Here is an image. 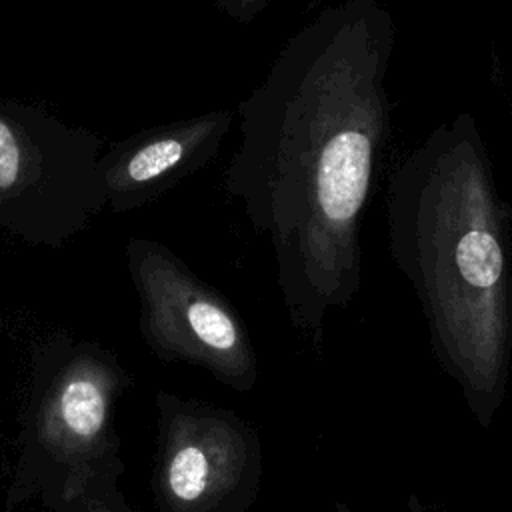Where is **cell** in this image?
Wrapping results in <instances>:
<instances>
[{"label":"cell","instance_id":"1","mask_svg":"<svg viewBox=\"0 0 512 512\" xmlns=\"http://www.w3.org/2000/svg\"><path fill=\"white\" fill-rule=\"evenodd\" d=\"M394 46L386 6L338 0L284 42L236 108L224 184L270 238L286 314L314 344L362 284L360 224L390 132Z\"/></svg>","mask_w":512,"mask_h":512},{"label":"cell","instance_id":"2","mask_svg":"<svg viewBox=\"0 0 512 512\" xmlns=\"http://www.w3.org/2000/svg\"><path fill=\"white\" fill-rule=\"evenodd\" d=\"M388 248L412 286L430 346L470 414L492 426L510 378V206L470 112L438 124L396 166Z\"/></svg>","mask_w":512,"mask_h":512},{"label":"cell","instance_id":"3","mask_svg":"<svg viewBox=\"0 0 512 512\" xmlns=\"http://www.w3.org/2000/svg\"><path fill=\"white\" fill-rule=\"evenodd\" d=\"M100 136L44 106L0 98V208L74 204L104 190Z\"/></svg>","mask_w":512,"mask_h":512},{"label":"cell","instance_id":"4","mask_svg":"<svg viewBox=\"0 0 512 512\" xmlns=\"http://www.w3.org/2000/svg\"><path fill=\"white\" fill-rule=\"evenodd\" d=\"M166 486L178 512H244L264 474L258 432L226 410H194L176 418Z\"/></svg>","mask_w":512,"mask_h":512},{"label":"cell","instance_id":"5","mask_svg":"<svg viewBox=\"0 0 512 512\" xmlns=\"http://www.w3.org/2000/svg\"><path fill=\"white\" fill-rule=\"evenodd\" d=\"M162 264L156 316L164 342L234 390L250 392L258 380V358L238 312L176 264Z\"/></svg>","mask_w":512,"mask_h":512},{"label":"cell","instance_id":"6","mask_svg":"<svg viewBox=\"0 0 512 512\" xmlns=\"http://www.w3.org/2000/svg\"><path fill=\"white\" fill-rule=\"evenodd\" d=\"M236 120V110L220 108L138 130L114 142L100 156L104 190L114 202L130 204L160 192L208 164Z\"/></svg>","mask_w":512,"mask_h":512},{"label":"cell","instance_id":"7","mask_svg":"<svg viewBox=\"0 0 512 512\" xmlns=\"http://www.w3.org/2000/svg\"><path fill=\"white\" fill-rule=\"evenodd\" d=\"M104 394L90 378H74L62 392V418L78 436H92L104 422Z\"/></svg>","mask_w":512,"mask_h":512},{"label":"cell","instance_id":"8","mask_svg":"<svg viewBox=\"0 0 512 512\" xmlns=\"http://www.w3.org/2000/svg\"><path fill=\"white\" fill-rule=\"evenodd\" d=\"M214 4L234 22L248 24L268 8L270 0H214Z\"/></svg>","mask_w":512,"mask_h":512}]
</instances>
